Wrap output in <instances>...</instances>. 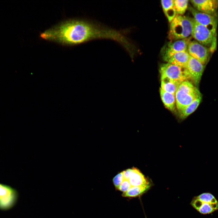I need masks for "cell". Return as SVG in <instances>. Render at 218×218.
Segmentation results:
<instances>
[{
  "label": "cell",
  "mask_w": 218,
  "mask_h": 218,
  "mask_svg": "<svg viewBox=\"0 0 218 218\" xmlns=\"http://www.w3.org/2000/svg\"><path fill=\"white\" fill-rule=\"evenodd\" d=\"M98 23L82 19L68 21L46 30L41 37L60 43L76 45L99 39L101 35Z\"/></svg>",
  "instance_id": "cell-1"
},
{
  "label": "cell",
  "mask_w": 218,
  "mask_h": 218,
  "mask_svg": "<svg viewBox=\"0 0 218 218\" xmlns=\"http://www.w3.org/2000/svg\"><path fill=\"white\" fill-rule=\"evenodd\" d=\"M193 18L176 15L170 22L168 37L171 41L188 37L191 34Z\"/></svg>",
  "instance_id": "cell-2"
},
{
  "label": "cell",
  "mask_w": 218,
  "mask_h": 218,
  "mask_svg": "<svg viewBox=\"0 0 218 218\" xmlns=\"http://www.w3.org/2000/svg\"><path fill=\"white\" fill-rule=\"evenodd\" d=\"M190 204L202 215L210 214L218 211V200L210 192H204L194 197Z\"/></svg>",
  "instance_id": "cell-3"
},
{
  "label": "cell",
  "mask_w": 218,
  "mask_h": 218,
  "mask_svg": "<svg viewBox=\"0 0 218 218\" xmlns=\"http://www.w3.org/2000/svg\"><path fill=\"white\" fill-rule=\"evenodd\" d=\"M191 35L199 43L209 48L213 52L216 46V37L205 26L197 22L193 18V24Z\"/></svg>",
  "instance_id": "cell-4"
},
{
  "label": "cell",
  "mask_w": 218,
  "mask_h": 218,
  "mask_svg": "<svg viewBox=\"0 0 218 218\" xmlns=\"http://www.w3.org/2000/svg\"><path fill=\"white\" fill-rule=\"evenodd\" d=\"M160 79L167 78L179 84L188 78L185 68L168 63L161 64L160 68Z\"/></svg>",
  "instance_id": "cell-5"
},
{
  "label": "cell",
  "mask_w": 218,
  "mask_h": 218,
  "mask_svg": "<svg viewBox=\"0 0 218 218\" xmlns=\"http://www.w3.org/2000/svg\"><path fill=\"white\" fill-rule=\"evenodd\" d=\"M191 37L170 41L166 44L162 48L160 53L163 60L167 62L169 59L176 53L187 51Z\"/></svg>",
  "instance_id": "cell-6"
},
{
  "label": "cell",
  "mask_w": 218,
  "mask_h": 218,
  "mask_svg": "<svg viewBox=\"0 0 218 218\" xmlns=\"http://www.w3.org/2000/svg\"><path fill=\"white\" fill-rule=\"evenodd\" d=\"M188 9L195 21L206 27L216 35L218 22L216 16L211 15L199 12L191 7H189Z\"/></svg>",
  "instance_id": "cell-7"
},
{
  "label": "cell",
  "mask_w": 218,
  "mask_h": 218,
  "mask_svg": "<svg viewBox=\"0 0 218 218\" xmlns=\"http://www.w3.org/2000/svg\"><path fill=\"white\" fill-rule=\"evenodd\" d=\"M187 51L190 56L204 65L209 60L211 52L209 48L196 40L190 41L188 45Z\"/></svg>",
  "instance_id": "cell-8"
},
{
  "label": "cell",
  "mask_w": 218,
  "mask_h": 218,
  "mask_svg": "<svg viewBox=\"0 0 218 218\" xmlns=\"http://www.w3.org/2000/svg\"><path fill=\"white\" fill-rule=\"evenodd\" d=\"M17 194L16 191L12 187L0 183V209L11 208L16 201Z\"/></svg>",
  "instance_id": "cell-9"
},
{
  "label": "cell",
  "mask_w": 218,
  "mask_h": 218,
  "mask_svg": "<svg viewBox=\"0 0 218 218\" xmlns=\"http://www.w3.org/2000/svg\"><path fill=\"white\" fill-rule=\"evenodd\" d=\"M205 65L190 56L187 66L185 68L188 78L195 85H198L201 79Z\"/></svg>",
  "instance_id": "cell-10"
},
{
  "label": "cell",
  "mask_w": 218,
  "mask_h": 218,
  "mask_svg": "<svg viewBox=\"0 0 218 218\" xmlns=\"http://www.w3.org/2000/svg\"><path fill=\"white\" fill-rule=\"evenodd\" d=\"M197 11L209 15L216 16L218 0H192L190 1Z\"/></svg>",
  "instance_id": "cell-11"
},
{
  "label": "cell",
  "mask_w": 218,
  "mask_h": 218,
  "mask_svg": "<svg viewBox=\"0 0 218 218\" xmlns=\"http://www.w3.org/2000/svg\"><path fill=\"white\" fill-rule=\"evenodd\" d=\"M201 94H195L177 90L175 94L176 105L179 112L191 104Z\"/></svg>",
  "instance_id": "cell-12"
},
{
  "label": "cell",
  "mask_w": 218,
  "mask_h": 218,
  "mask_svg": "<svg viewBox=\"0 0 218 218\" xmlns=\"http://www.w3.org/2000/svg\"><path fill=\"white\" fill-rule=\"evenodd\" d=\"M190 55L187 51H181L174 54L167 63L177 65L183 68H186Z\"/></svg>",
  "instance_id": "cell-13"
},
{
  "label": "cell",
  "mask_w": 218,
  "mask_h": 218,
  "mask_svg": "<svg viewBox=\"0 0 218 218\" xmlns=\"http://www.w3.org/2000/svg\"><path fill=\"white\" fill-rule=\"evenodd\" d=\"M128 181L132 186H140L150 184L144 175L137 168L133 167Z\"/></svg>",
  "instance_id": "cell-14"
},
{
  "label": "cell",
  "mask_w": 218,
  "mask_h": 218,
  "mask_svg": "<svg viewBox=\"0 0 218 218\" xmlns=\"http://www.w3.org/2000/svg\"><path fill=\"white\" fill-rule=\"evenodd\" d=\"M160 94L161 100L165 107L170 111H174L176 104L175 94L167 92L160 88Z\"/></svg>",
  "instance_id": "cell-15"
},
{
  "label": "cell",
  "mask_w": 218,
  "mask_h": 218,
  "mask_svg": "<svg viewBox=\"0 0 218 218\" xmlns=\"http://www.w3.org/2000/svg\"><path fill=\"white\" fill-rule=\"evenodd\" d=\"M161 3L164 14L170 23L177 15L174 7V0H162Z\"/></svg>",
  "instance_id": "cell-16"
},
{
  "label": "cell",
  "mask_w": 218,
  "mask_h": 218,
  "mask_svg": "<svg viewBox=\"0 0 218 218\" xmlns=\"http://www.w3.org/2000/svg\"><path fill=\"white\" fill-rule=\"evenodd\" d=\"M202 99L201 96L195 98L189 105L179 112V116L184 119L193 113L199 105Z\"/></svg>",
  "instance_id": "cell-17"
},
{
  "label": "cell",
  "mask_w": 218,
  "mask_h": 218,
  "mask_svg": "<svg viewBox=\"0 0 218 218\" xmlns=\"http://www.w3.org/2000/svg\"><path fill=\"white\" fill-rule=\"evenodd\" d=\"M150 184L137 186H131L126 192L123 193L122 196L125 197H133L140 196L147 191Z\"/></svg>",
  "instance_id": "cell-18"
},
{
  "label": "cell",
  "mask_w": 218,
  "mask_h": 218,
  "mask_svg": "<svg viewBox=\"0 0 218 218\" xmlns=\"http://www.w3.org/2000/svg\"><path fill=\"white\" fill-rule=\"evenodd\" d=\"M160 80V88L167 92L175 94L180 84L166 78Z\"/></svg>",
  "instance_id": "cell-19"
},
{
  "label": "cell",
  "mask_w": 218,
  "mask_h": 218,
  "mask_svg": "<svg viewBox=\"0 0 218 218\" xmlns=\"http://www.w3.org/2000/svg\"><path fill=\"white\" fill-rule=\"evenodd\" d=\"M188 0H174V7L177 15H182L188 7Z\"/></svg>",
  "instance_id": "cell-20"
},
{
  "label": "cell",
  "mask_w": 218,
  "mask_h": 218,
  "mask_svg": "<svg viewBox=\"0 0 218 218\" xmlns=\"http://www.w3.org/2000/svg\"><path fill=\"white\" fill-rule=\"evenodd\" d=\"M124 180L122 172L119 173L114 177L113 181L114 186L117 189Z\"/></svg>",
  "instance_id": "cell-21"
},
{
  "label": "cell",
  "mask_w": 218,
  "mask_h": 218,
  "mask_svg": "<svg viewBox=\"0 0 218 218\" xmlns=\"http://www.w3.org/2000/svg\"><path fill=\"white\" fill-rule=\"evenodd\" d=\"M131 186L128 180H124L117 189L125 193L127 191Z\"/></svg>",
  "instance_id": "cell-22"
},
{
  "label": "cell",
  "mask_w": 218,
  "mask_h": 218,
  "mask_svg": "<svg viewBox=\"0 0 218 218\" xmlns=\"http://www.w3.org/2000/svg\"><path fill=\"white\" fill-rule=\"evenodd\" d=\"M132 171V168L129 169L122 172L124 180H128Z\"/></svg>",
  "instance_id": "cell-23"
}]
</instances>
